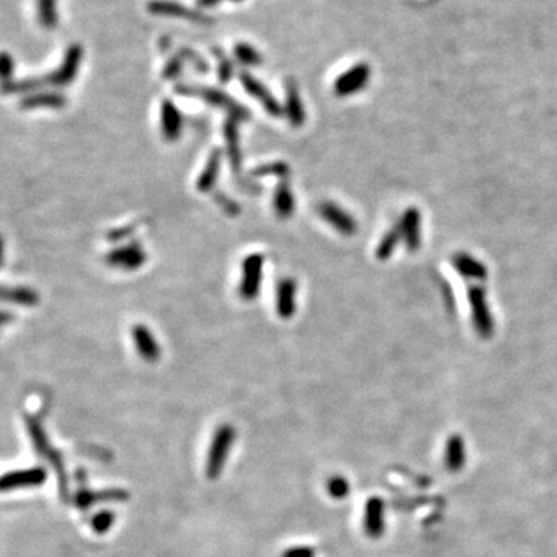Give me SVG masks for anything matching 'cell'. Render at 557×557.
I'll list each match as a JSON object with an SVG mask.
<instances>
[{
	"label": "cell",
	"instance_id": "cell-14",
	"mask_svg": "<svg viewBox=\"0 0 557 557\" xmlns=\"http://www.w3.org/2000/svg\"><path fill=\"white\" fill-rule=\"evenodd\" d=\"M398 228L403 235L407 250L416 251L421 243V216L420 211L411 208L404 212L403 218L399 220Z\"/></svg>",
	"mask_w": 557,
	"mask_h": 557
},
{
	"label": "cell",
	"instance_id": "cell-36",
	"mask_svg": "<svg viewBox=\"0 0 557 557\" xmlns=\"http://www.w3.org/2000/svg\"><path fill=\"white\" fill-rule=\"evenodd\" d=\"M180 54H182L183 59H184L186 62H189L195 70L203 71V73H204V71H208V64L204 62L203 57H200L199 54L194 53V52L191 50V48H182V52H180Z\"/></svg>",
	"mask_w": 557,
	"mask_h": 557
},
{
	"label": "cell",
	"instance_id": "cell-34",
	"mask_svg": "<svg viewBox=\"0 0 557 557\" xmlns=\"http://www.w3.org/2000/svg\"><path fill=\"white\" fill-rule=\"evenodd\" d=\"M327 489H329V493L332 497L334 498H344L348 494V483L346 479L342 477H333L329 480V485H327Z\"/></svg>",
	"mask_w": 557,
	"mask_h": 557
},
{
	"label": "cell",
	"instance_id": "cell-29",
	"mask_svg": "<svg viewBox=\"0 0 557 557\" xmlns=\"http://www.w3.org/2000/svg\"><path fill=\"white\" fill-rule=\"evenodd\" d=\"M403 240V235H401V231L398 225L393 226L390 231L382 237V240L378 245V251H376V256L380 259H387L390 254L393 252V250L397 248V245Z\"/></svg>",
	"mask_w": 557,
	"mask_h": 557
},
{
	"label": "cell",
	"instance_id": "cell-3",
	"mask_svg": "<svg viewBox=\"0 0 557 557\" xmlns=\"http://www.w3.org/2000/svg\"><path fill=\"white\" fill-rule=\"evenodd\" d=\"M235 432L229 424H223L216 430L214 438H212V443L209 447L208 460H206V475L208 479L214 480L217 479L220 474H222L226 458L229 454V449L234 441Z\"/></svg>",
	"mask_w": 557,
	"mask_h": 557
},
{
	"label": "cell",
	"instance_id": "cell-31",
	"mask_svg": "<svg viewBox=\"0 0 557 557\" xmlns=\"http://www.w3.org/2000/svg\"><path fill=\"white\" fill-rule=\"evenodd\" d=\"M252 177H269V175H274L278 177L281 180H286L290 175V168L286 163L282 161H276V163H268V165L264 166H259L251 172Z\"/></svg>",
	"mask_w": 557,
	"mask_h": 557
},
{
	"label": "cell",
	"instance_id": "cell-26",
	"mask_svg": "<svg viewBox=\"0 0 557 557\" xmlns=\"http://www.w3.org/2000/svg\"><path fill=\"white\" fill-rule=\"evenodd\" d=\"M446 463L450 471L460 469L464 463V445L460 437H452L449 440L446 449Z\"/></svg>",
	"mask_w": 557,
	"mask_h": 557
},
{
	"label": "cell",
	"instance_id": "cell-33",
	"mask_svg": "<svg viewBox=\"0 0 557 557\" xmlns=\"http://www.w3.org/2000/svg\"><path fill=\"white\" fill-rule=\"evenodd\" d=\"M113 522H115V512L105 510L93 515L92 528L95 529V532H98V534H104V532H107L112 528Z\"/></svg>",
	"mask_w": 557,
	"mask_h": 557
},
{
	"label": "cell",
	"instance_id": "cell-20",
	"mask_svg": "<svg viewBox=\"0 0 557 557\" xmlns=\"http://www.w3.org/2000/svg\"><path fill=\"white\" fill-rule=\"evenodd\" d=\"M220 168H222V151L214 149L211 152L206 166L203 168L200 177L197 178V183H195L197 191L209 192L212 187L216 186Z\"/></svg>",
	"mask_w": 557,
	"mask_h": 557
},
{
	"label": "cell",
	"instance_id": "cell-12",
	"mask_svg": "<svg viewBox=\"0 0 557 557\" xmlns=\"http://www.w3.org/2000/svg\"><path fill=\"white\" fill-rule=\"evenodd\" d=\"M319 214H321L327 223L332 225L336 231H339L344 235H353L356 233V220L351 217V214H348L347 211L338 206V204L330 201L321 204V206H319Z\"/></svg>",
	"mask_w": 557,
	"mask_h": 557
},
{
	"label": "cell",
	"instance_id": "cell-15",
	"mask_svg": "<svg viewBox=\"0 0 557 557\" xmlns=\"http://www.w3.org/2000/svg\"><path fill=\"white\" fill-rule=\"evenodd\" d=\"M161 130L168 141L174 143L182 136L183 118L177 105L170 100L161 102Z\"/></svg>",
	"mask_w": 557,
	"mask_h": 557
},
{
	"label": "cell",
	"instance_id": "cell-17",
	"mask_svg": "<svg viewBox=\"0 0 557 557\" xmlns=\"http://www.w3.org/2000/svg\"><path fill=\"white\" fill-rule=\"evenodd\" d=\"M296 282L290 277L282 278V281L278 282L276 310L277 315L282 319H290L296 313Z\"/></svg>",
	"mask_w": 557,
	"mask_h": 557
},
{
	"label": "cell",
	"instance_id": "cell-21",
	"mask_svg": "<svg viewBox=\"0 0 557 557\" xmlns=\"http://www.w3.org/2000/svg\"><path fill=\"white\" fill-rule=\"evenodd\" d=\"M452 265L463 277L471 278V281H485L488 277L486 266L469 254H455L452 257Z\"/></svg>",
	"mask_w": 557,
	"mask_h": 557
},
{
	"label": "cell",
	"instance_id": "cell-42",
	"mask_svg": "<svg viewBox=\"0 0 557 557\" xmlns=\"http://www.w3.org/2000/svg\"><path fill=\"white\" fill-rule=\"evenodd\" d=\"M233 2H242V0H233Z\"/></svg>",
	"mask_w": 557,
	"mask_h": 557
},
{
	"label": "cell",
	"instance_id": "cell-10",
	"mask_svg": "<svg viewBox=\"0 0 557 557\" xmlns=\"http://www.w3.org/2000/svg\"><path fill=\"white\" fill-rule=\"evenodd\" d=\"M47 480V471L42 466H35L30 469H19L5 474L2 477V491H11L19 488H33L44 485Z\"/></svg>",
	"mask_w": 557,
	"mask_h": 557
},
{
	"label": "cell",
	"instance_id": "cell-30",
	"mask_svg": "<svg viewBox=\"0 0 557 557\" xmlns=\"http://www.w3.org/2000/svg\"><path fill=\"white\" fill-rule=\"evenodd\" d=\"M45 86L44 78H28L22 81H11V83L4 84L5 93H23V92H33V90L42 88Z\"/></svg>",
	"mask_w": 557,
	"mask_h": 557
},
{
	"label": "cell",
	"instance_id": "cell-11",
	"mask_svg": "<svg viewBox=\"0 0 557 557\" xmlns=\"http://www.w3.org/2000/svg\"><path fill=\"white\" fill-rule=\"evenodd\" d=\"M239 78H240V83H242L243 88L247 90V93H250L252 98H256L259 102H262L264 109L269 115H271V117H281V115L283 113L281 102H278L276 98L268 92V88L264 84L259 83L256 78H252L247 71H242Z\"/></svg>",
	"mask_w": 557,
	"mask_h": 557
},
{
	"label": "cell",
	"instance_id": "cell-28",
	"mask_svg": "<svg viewBox=\"0 0 557 557\" xmlns=\"http://www.w3.org/2000/svg\"><path fill=\"white\" fill-rule=\"evenodd\" d=\"M234 54L237 57V61L243 65H250V67H257V65H260L262 61H264V57H262V54L256 50V48L245 42L237 44L234 47Z\"/></svg>",
	"mask_w": 557,
	"mask_h": 557
},
{
	"label": "cell",
	"instance_id": "cell-1",
	"mask_svg": "<svg viewBox=\"0 0 557 557\" xmlns=\"http://www.w3.org/2000/svg\"><path fill=\"white\" fill-rule=\"evenodd\" d=\"M27 426H28L30 437L33 441V446H35V449H36V452L42 455L56 471L57 485H59L61 497L64 498V500H69V497H70L69 477H67V471H65V466H64V462H62L59 452H57V450L50 443H48V438L42 429V426L39 424L37 420H35V418H28Z\"/></svg>",
	"mask_w": 557,
	"mask_h": 557
},
{
	"label": "cell",
	"instance_id": "cell-19",
	"mask_svg": "<svg viewBox=\"0 0 557 557\" xmlns=\"http://www.w3.org/2000/svg\"><path fill=\"white\" fill-rule=\"evenodd\" d=\"M239 119L229 117L226 119V124L223 127L225 138H226V149H228V157L231 161V168L234 170V174H239L240 166H242V152H240V144H239Z\"/></svg>",
	"mask_w": 557,
	"mask_h": 557
},
{
	"label": "cell",
	"instance_id": "cell-22",
	"mask_svg": "<svg viewBox=\"0 0 557 557\" xmlns=\"http://www.w3.org/2000/svg\"><path fill=\"white\" fill-rule=\"evenodd\" d=\"M294 208H296V201H294L288 180H281L274 192L276 214L281 218H290L294 214Z\"/></svg>",
	"mask_w": 557,
	"mask_h": 557
},
{
	"label": "cell",
	"instance_id": "cell-9",
	"mask_svg": "<svg viewBox=\"0 0 557 557\" xmlns=\"http://www.w3.org/2000/svg\"><path fill=\"white\" fill-rule=\"evenodd\" d=\"M368 79H370V67L364 62L356 64L334 81V93L338 96H350L361 92L368 84Z\"/></svg>",
	"mask_w": 557,
	"mask_h": 557
},
{
	"label": "cell",
	"instance_id": "cell-41",
	"mask_svg": "<svg viewBox=\"0 0 557 557\" xmlns=\"http://www.w3.org/2000/svg\"><path fill=\"white\" fill-rule=\"evenodd\" d=\"M8 319H10V315H8L6 311H4V313H2V322L6 324V322H8Z\"/></svg>",
	"mask_w": 557,
	"mask_h": 557
},
{
	"label": "cell",
	"instance_id": "cell-23",
	"mask_svg": "<svg viewBox=\"0 0 557 557\" xmlns=\"http://www.w3.org/2000/svg\"><path fill=\"white\" fill-rule=\"evenodd\" d=\"M65 96L56 92H44V93H35L27 98H23L20 101V109H37V107H50V109H59L65 105Z\"/></svg>",
	"mask_w": 557,
	"mask_h": 557
},
{
	"label": "cell",
	"instance_id": "cell-25",
	"mask_svg": "<svg viewBox=\"0 0 557 557\" xmlns=\"http://www.w3.org/2000/svg\"><path fill=\"white\" fill-rule=\"evenodd\" d=\"M2 299L5 302H11V304L33 307L39 302V294L35 290L27 288V286H4Z\"/></svg>",
	"mask_w": 557,
	"mask_h": 557
},
{
	"label": "cell",
	"instance_id": "cell-6",
	"mask_svg": "<svg viewBox=\"0 0 557 557\" xmlns=\"http://www.w3.org/2000/svg\"><path fill=\"white\" fill-rule=\"evenodd\" d=\"M146 260L147 256L141 243L138 240L130 242L124 245V247L115 248L105 256V262H107L110 266L126 269V271H135V269L141 268L146 264Z\"/></svg>",
	"mask_w": 557,
	"mask_h": 557
},
{
	"label": "cell",
	"instance_id": "cell-13",
	"mask_svg": "<svg viewBox=\"0 0 557 557\" xmlns=\"http://www.w3.org/2000/svg\"><path fill=\"white\" fill-rule=\"evenodd\" d=\"M127 498H129L127 491L119 488L104 489L100 491V493H93V491L81 488L75 494L73 502H75L79 510H88V508L96 502H124Z\"/></svg>",
	"mask_w": 557,
	"mask_h": 557
},
{
	"label": "cell",
	"instance_id": "cell-16",
	"mask_svg": "<svg viewBox=\"0 0 557 557\" xmlns=\"http://www.w3.org/2000/svg\"><path fill=\"white\" fill-rule=\"evenodd\" d=\"M132 339L135 342L139 356H141L146 363H155L160 358L158 342L155 341L152 332L147 329L146 325L139 324L134 327Z\"/></svg>",
	"mask_w": 557,
	"mask_h": 557
},
{
	"label": "cell",
	"instance_id": "cell-2",
	"mask_svg": "<svg viewBox=\"0 0 557 557\" xmlns=\"http://www.w3.org/2000/svg\"><path fill=\"white\" fill-rule=\"evenodd\" d=\"M175 92L183 96L199 98V100L204 101L209 105L225 109L229 117L239 121H247L251 118L250 110L245 109L242 104L237 102L234 98L229 96L226 92H223V90L206 87V86H177Z\"/></svg>",
	"mask_w": 557,
	"mask_h": 557
},
{
	"label": "cell",
	"instance_id": "cell-38",
	"mask_svg": "<svg viewBox=\"0 0 557 557\" xmlns=\"http://www.w3.org/2000/svg\"><path fill=\"white\" fill-rule=\"evenodd\" d=\"M313 556H315V550L308 546H294L282 554V557H313Z\"/></svg>",
	"mask_w": 557,
	"mask_h": 557
},
{
	"label": "cell",
	"instance_id": "cell-39",
	"mask_svg": "<svg viewBox=\"0 0 557 557\" xmlns=\"http://www.w3.org/2000/svg\"><path fill=\"white\" fill-rule=\"evenodd\" d=\"M135 228H136V225L127 226V228L113 229V231H110V233L107 234V240H110V242H118V240H121V239H124V237H129L130 234H132V233L135 231Z\"/></svg>",
	"mask_w": 557,
	"mask_h": 557
},
{
	"label": "cell",
	"instance_id": "cell-35",
	"mask_svg": "<svg viewBox=\"0 0 557 557\" xmlns=\"http://www.w3.org/2000/svg\"><path fill=\"white\" fill-rule=\"evenodd\" d=\"M216 203L218 204L220 208H222L228 216H233V217H235V216H239L240 214V206L239 204H237L234 200H231L229 199L228 195H225V194H220V192H217L216 195Z\"/></svg>",
	"mask_w": 557,
	"mask_h": 557
},
{
	"label": "cell",
	"instance_id": "cell-27",
	"mask_svg": "<svg viewBox=\"0 0 557 557\" xmlns=\"http://www.w3.org/2000/svg\"><path fill=\"white\" fill-rule=\"evenodd\" d=\"M39 23L45 30H53L57 25L56 0H37Z\"/></svg>",
	"mask_w": 557,
	"mask_h": 557
},
{
	"label": "cell",
	"instance_id": "cell-40",
	"mask_svg": "<svg viewBox=\"0 0 557 557\" xmlns=\"http://www.w3.org/2000/svg\"><path fill=\"white\" fill-rule=\"evenodd\" d=\"M14 71V61L10 57L8 53L2 54V75L5 78V83H8V78L11 76V73Z\"/></svg>",
	"mask_w": 557,
	"mask_h": 557
},
{
	"label": "cell",
	"instance_id": "cell-37",
	"mask_svg": "<svg viewBox=\"0 0 557 557\" xmlns=\"http://www.w3.org/2000/svg\"><path fill=\"white\" fill-rule=\"evenodd\" d=\"M183 67V61L180 57H170L169 62L165 65V70H163V76L166 79H174L180 75Z\"/></svg>",
	"mask_w": 557,
	"mask_h": 557
},
{
	"label": "cell",
	"instance_id": "cell-24",
	"mask_svg": "<svg viewBox=\"0 0 557 557\" xmlns=\"http://www.w3.org/2000/svg\"><path fill=\"white\" fill-rule=\"evenodd\" d=\"M382 512L384 508L380 498H372V500H368L365 508V529L368 536L372 537L381 536L384 527Z\"/></svg>",
	"mask_w": 557,
	"mask_h": 557
},
{
	"label": "cell",
	"instance_id": "cell-7",
	"mask_svg": "<svg viewBox=\"0 0 557 557\" xmlns=\"http://www.w3.org/2000/svg\"><path fill=\"white\" fill-rule=\"evenodd\" d=\"M81 61H83V47L78 44L69 47L67 53L64 56V61L59 65V69H56L54 71L50 73V75H47L44 78L45 84L56 86V87H64L70 84L78 75Z\"/></svg>",
	"mask_w": 557,
	"mask_h": 557
},
{
	"label": "cell",
	"instance_id": "cell-5",
	"mask_svg": "<svg viewBox=\"0 0 557 557\" xmlns=\"http://www.w3.org/2000/svg\"><path fill=\"white\" fill-rule=\"evenodd\" d=\"M265 257L262 254H250L243 260L242 265V282H240V296L245 300H254L260 293L262 274H264Z\"/></svg>",
	"mask_w": 557,
	"mask_h": 557
},
{
	"label": "cell",
	"instance_id": "cell-18",
	"mask_svg": "<svg viewBox=\"0 0 557 557\" xmlns=\"http://www.w3.org/2000/svg\"><path fill=\"white\" fill-rule=\"evenodd\" d=\"M285 115L293 127H302L305 122V109L300 101L299 88L293 81H286L285 87Z\"/></svg>",
	"mask_w": 557,
	"mask_h": 557
},
{
	"label": "cell",
	"instance_id": "cell-32",
	"mask_svg": "<svg viewBox=\"0 0 557 557\" xmlns=\"http://www.w3.org/2000/svg\"><path fill=\"white\" fill-rule=\"evenodd\" d=\"M214 54L217 56V59H218V79L222 81V83H229L234 75L233 62L229 61L228 56L222 50H218V48H216Z\"/></svg>",
	"mask_w": 557,
	"mask_h": 557
},
{
	"label": "cell",
	"instance_id": "cell-4",
	"mask_svg": "<svg viewBox=\"0 0 557 557\" xmlns=\"http://www.w3.org/2000/svg\"><path fill=\"white\" fill-rule=\"evenodd\" d=\"M469 304L472 307V321L475 330L481 338H489L494 332V321L486 302V291L480 285H472L468 290Z\"/></svg>",
	"mask_w": 557,
	"mask_h": 557
},
{
	"label": "cell",
	"instance_id": "cell-8",
	"mask_svg": "<svg viewBox=\"0 0 557 557\" xmlns=\"http://www.w3.org/2000/svg\"><path fill=\"white\" fill-rule=\"evenodd\" d=\"M147 11L155 16H168V18L184 19L195 23H212V19L203 13L187 8L182 4L169 2V0H152V2L147 4Z\"/></svg>",
	"mask_w": 557,
	"mask_h": 557
}]
</instances>
